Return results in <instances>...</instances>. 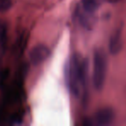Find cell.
Here are the masks:
<instances>
[{
	"mask_svg": "<svg viewBox=\"0 0 126 126\" xmlns=\"http://www.w3.org/2000/svg\"><path fill=\"white\" fill-rule=\"evenodd\" d=\"M87 62L78 54L69 59L66 65L65 77L67 87L72 94L79 96L86 90L88 77Z\"/></svg>",
	"mask_w": 126,
	"mask_h": 126,
	"instance_id": "cell-1",
	"label": "cell"
},
{
	"mask_svg": "<svg viewBox=\"0 0 126 126\" xmlns=\"http://www.w3.org/2000/svg\"><path fill=\"white\" fill-rule=\"evenodd\" d=\"M107 72V58L102 49H96L93 56V80L94 87L100 91L104 87Z\"/></svg>",
	"mask_w": 126,
	"mask_h": 126,
	"instance_id": "cell-2",
	"label": "cell"
},
{
	"mask_svg": "<svg viewBox=\"0 0 126 126\" xmlns=\"http://www.w3.org/2000/svg\"><path fill=\"white\" fill-rule=\"evenodd\" d=\"M12 5L11 0H0V12L6 11Z\"/></svg>",
	"mask_w": 126,
	"mask_h": 126,
	"instance_id": "cell-7",
	"label": "cell"
},
{
	"mask_svg": "<svg viewBox=\"0 0 126 126\" xmlns=\"http://www.w3.org/2000/svg\"><path fill=\"white\" fill-rule=\"evenodd\" d=\"M110 52L112 54H117L122 48V32L121 30H117L110 36L109 43Z\"/></svg>",
	"mask_w": 126,
	"mask_h": 126,
	"instance_id": "cell-5",
	"label": "cell"
},
{
	"mask_svg": "<svg viewBox=\"0 0 126 126\" xmlns=\"http://www.w3.org/2000/svg\"><path fill=\"white\" fill-rule=\"evenodd\" d=\"M98 7V1L97 0H82V7L81 9L89 13L95 12Z\"/></svg>",
	"mask_w": 126,
	"mask_h": 126,
	"instance_id": "cell-6",
	"label": "cell"
},
{
	"mask_svg": "<svg viewBox=\"0 0 126 126\" xmlns=\"http://www.w3.org/2000/svg\"><path fill=\"white\" fill-rule=\"evenodd\" d=\"M115 118V113L110 107H104L96 111L94 115L95 124L98 125H108L113 122Z\"/></svg>",
	"mask_w": 126,
	"mask_h": 126,
	"instance_id": "cell-4",
	"label": "cell"
},
{
	"mask_svg": "<svg viewBox=\"0 0 126 126\" xmlns=\"http://www.w3.org/2000/svg\"><path fill=\"white\" fill-rule=\"evenodd\" d=\"M49 54L50 52L47 46L42 45V44L35 46L30 53V62L33 65H39L47 59Z\"/></svg>",
	"mask_w": 126,
	"mask_h": 126,
	"instance_id": "cell-3",
	"label": "cell"
}]
</instances>
